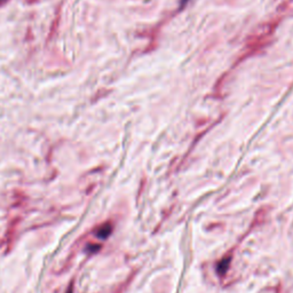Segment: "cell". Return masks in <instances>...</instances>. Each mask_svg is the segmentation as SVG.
Masks as SVG:
<instances>
[{
	"instance_id": "3",
	"label": "cell",
	"mask_w": 293,
	"mask_h": 293,
	"mask_svg": "<svg viewBox=\"0 0 293 293\" xmlns=\"http://www.w3.org/2000/svg\"><path fill=\"white\" fill-rule=\"evenodd\" d=\"M2 1H5V0H0V4H1V2H2Z\"/></svg>"
},
{
	"instance_id": "2",
	"label": "cell",
	"mask_w": 293,
	"mask_h": 293,
	"mask_svg": "<svg viewBox=\"0 0 293 293\" xmlns=\"http://www.w3.org/2000/svg\"><path fill=\"white\" fill-rule=\"evenodd\" d=\"M110 233H111V224L104 223L103 226L97 230L96 234L97 237H100V238H107V237L110 235Z\"/></svg>"
},
{
	"instance_id": "1",
	"label": "cell",
	"mask_w": 293,
	"mask_h": 293,
	"mask_svg": "<svg viewBox=\"0 0 293 293\" xmlns=\"http://www.w3.org/2000/svg\"><path fill=\"white\" fill-rule=\"evenodd\" d=\"M277 24H273V23H268L260 29V31H258V34L251 36V38L247 40L246 47L244 52H245V56H250V55H253L256 52H258L259 50L265 47V45L268 43L269 37L274 34V30Z\"/></svg>"
}]
</instances>
